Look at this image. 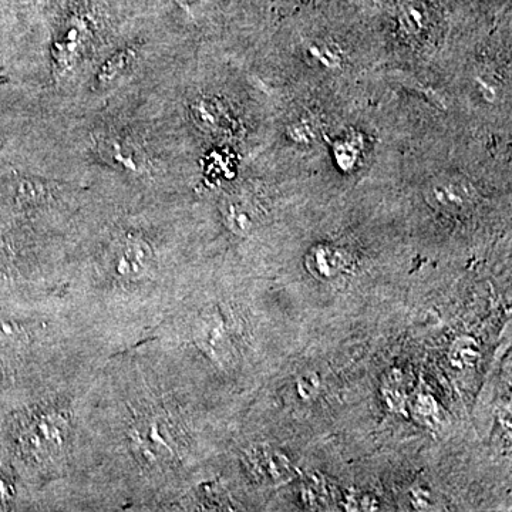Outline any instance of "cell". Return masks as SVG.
<instances>
[{
  "mask_svg": "<svg viewBox=\"0 0 512 512\" xmlns=\"http://www.w3.org/2000/svg\"><path fill=\"white\" fill-rule=\"evenodd\" d=\"M194 376L153 339L111 355L80 399L82 470L36 510H178L205 481L207 420Z\"/></svg>",
  "mask_w": 512,
  "mask_h": 512,
  "instance_id": "cell-1",
  "label": "cell"
},
{
  "mask_svg": "<svg viewBox=\"0 0 512 512\" xmlns=\"http://www.w3.org/2000/svg\"><path fill=\"white\" fill-rule=\"evenodd\" d=\"M183 222L168 197L90 188L67 235L62 291L110 356L144 342L190 288Z\"/></svg>",
  "mask_w": 512,
  "mask_h": 512,
  "instance_id": "cell-2",
  "label": "cell"
},
{
  "mask_svg": "<svg viewBox=\"0 0 512 512\" xmlns=\"http://www.w3.org/2000/svg\"><path fill=\"white\" fill-rule=\"evenodd\" d=\"M109 357L63 291L9 289L0 298V404L15 410L82 389Z\"/></svg>",
  "mask_w": 512,
  "mask_h": 512,
  "instance_id": "cell-3",
  "label": "cell"
},
{
  "mask_svg": "<svg viewBox=\"0 0 512 512\" xmlns=\"http://www.w3.org/2000/svg\"><path fill=\"white\" fill-rule=\"evenodd\" d=\"M147 339L192 373L204 366L212 375L238 379L251 359L255 336L249 309L238 296L188 288Z\"/></svg>",
  "mask_w": 512,
  "mask_h": 512,
  "instance_id": "cell-4",
  "label": "cell"
},
{
  "mask_svg": "<svg viewBox=\"0 0 512 512\" xmlns=\"http://www.w3.org/2000/svg\"><path fill=\"white\" fill-rule=\"evenodd\" d=\"M86 387L25 404L6 421V443L28 507L40 495L73 481L82 470L80 399Z\"/></svg>",
  "mask_w": 512,
  "mask_h": 512,
  "instance_id": "cell-5",
  "label": "cell"
},
{
  "mask_svg": "<svg viewBox=\"0 0 512 512\" xmlns=\"http://www.w3.org/2000/svg\"><path fill=\"white\" fill-rule=\"evenodd\" d=\"M237 461L242 476L254 487H279L295 478V468L284 451L265 441L239 448Z\"/></svg>",
  "mask_w": 512,
  "mask_h": 512,
  "instance_id": "cell-6",
  "label": "cell"
},
{
  "mask_svg": "<svg viewBox=\"0 0 512 512\" xmlns=\"http://www.w3.org/2000/svg\"><path fill=\"white\" fill-rule=\"evenodd\" d=\"M423 195L433 210L450 215L471 211L478 201L476 185L461 174H443L431 178L424 187Z\"/></svg>",
  "mask_w": 512,
  "mask_h": 512,
  "instance_id": "cell-7",
  "label": "cell"
},
{
  "mask_svg": "<svg viewBox=\"0 0 512 512\" xmlns=\"http://www.w3.org/2000/svg\"><path fill=\"white\" fill-rule=\"evenodd\" d=\"M222 227L234 238L248 239L261 228L262 210L258 202L242 191L228 192L218 201Z\"/></svg>",
  "mask_w": 512,
  "mask_h": 512,
  "instance_id": "cell-8",
  "label": "cell"
},
{
  "mask_svg": "<svg viewBox=\"0 0 512 512\" xmlns=\"http://www.w3.org/2000/svg\"><path fill=\"white\" fill-rule=\"evenodd\" d=\"M137 59L136 46H121L107 52L103 60H97L94 64L93 82L97 89H111L123 82L133 72Z\"/></svg>",
  "mask_w": 512,
  "mask_h": 512,
  "instance_id": "cell-9",
  "label": "cell"
},
{
  "mask_svg": "<svg viewBox=\"0 0 512 512\" xmlns=\"http://www.w3.org/2000/svg\"><path fill=\"white\" fill-rule=\"evenodd\" d=\"M350 258L345 251L329 245H318L306 256V268L322 281L338 278L348 272Z\"/></svg>",
  "mask_w": 512,
  "mask_h": 512,
  "instance_id": "cell-10",
  "label": "cell"
},
{
  "mask_svg": "<svg viewBox=\"0 0 512 512\" xmlns=\"http://www.w3.org/2000/svg\"><path fill=\"white\" fill-rule=\"evenodd\" d=\"M192 116L197 121L198 126L202 130L210 131V133H218L227 126V114L222 109L221 103L217 100L201 97L192 103Z\"/></svg>",
  "mask_w": 512,
  "mask_h": 512,
  "instance_id": "cell-11",
  "label": "cell"
},
{
  "mask_svg": "<svg viewBox=\"0 0 512 512\" xmlns=\"http://www.w3.org/2000/svg\"><path fill=\"white\" fill-rule=\"evenodd\" d=\"M309 53H311L316 62L328 67V69H336L342 63V52H340L339 46H336L335 43H313L312 46H309Z\"/></svg>",
  "mask_w": 512,
  "mask_h": 512,
  "instance_id": "cell-12",
  "label": "cell"
},
{
  "mask_svg": "<svg viewBox=\"0 0 512 512\" xmlns=\"http://www.w3.org/2000/svg\"><path fill=\"white\" fill-rule=\"evenodd\" d=\"M478 357V346L476 342L471 339H460L453 346V352H451V362L454 366L458 367H470L477 362Z\"/></svg>",
  "mask_w": 512,
  "mask_h": 512,
  "instance_id": "cell-13",
  "label": "cell"
},
{
  "mask_svg": "<svg viewBox=\"0 0 512 512\" xmlns=\"http://www.w3.org/2000/svg\"><path fill=\"white\" fill-rule=\"evenodd\" d=\"M477 92L488 103H495L501 96V86L497 79L488 74H478L476 77Z\"/></svg>",
  "mask_w": 512,
  "mask_h": 512,
  "instance_id": "cell-14",
  "label": "cell"
},
{
  "mask_svg": "<svg viewBox=\"0 0 512 512\" xmlns=\"http://www.w3.org/2000/svg\"><path fill=\"white\" fill-rule=\"evenodd\" d=\"M316 128L315 124L312 123L311 120H298L296 123H293L292 126H289V136L292 137L293 141L296 143H311V141L316 138Z\"/></svg>",
  "mask_w": 512,
  "mask_h": 512,
  "instance_id": "cell-15",
  "label": "cell"
},
{
  "mask_svg": "<svg viewBox=\"0 0 512 512\" xmlns=\"http://www.w3.org/2000/svg\"><path fill=\"white\" fill-rule=\"evenodd\" d=\"M404 16H406V20L409 22V25H412V28H421V23H423L424 19V13L423 9L420 8L419 3H407L406 8H404Z\"/></svg>",
  "mask_w": 512,
  "mask_h": 512,
  "instance_id": "cell-16",
  "label": "cell"
}]
</instances>
